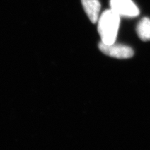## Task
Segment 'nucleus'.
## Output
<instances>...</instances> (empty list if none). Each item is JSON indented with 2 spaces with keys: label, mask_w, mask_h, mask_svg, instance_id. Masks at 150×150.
Here are the masks:
<instances>
[{
  "label": "nucleus",
  "mask_w": 150,
  "mask_h": 150,
  "mask_svg": "<svg viewBox=\"0 0 150 150\" xmlns=\"http://www.w3.org/2000/svg\"><path fill=\"white\" fill-rule=\"evenodd\" d=\"M120 22V16L112 9L105 11L98 19V32L102 42L106 45L115 43Z\"/></svg>",
  "instance_id": "f257e3e1"
},
{
  "label": "nucleus",
  "mask_w": 150,
  "mask_h": 150,
  "mask_svg": "<svg viewBox=\"0 0 150 150\" xmlns=\"http://www.w3.org/2000/svg\"><path fill=\"white\" fill-rule=\"evenodd\" d=\"M99 48L104 54L116 59H129L134 56L132 48L122 45H115V43L106 45L101 42L99 44Z\"/></svg>",
  "instance_id": "f03ea898"
},
{
  "label": "nucleus",
  "mask_w": 150,
  "mask_h": 150,
  "mask_svg": "<svg viewBox=\"0 0 150 150\" xmlns=\"http://www.w3.org/2000/svg\"><path fill=\"white\" fill-rule=\"evenodd\" d=\"M110 9L120 16L136 17L140 13L132 0H110Z\"/></svg>",
  "instance_id": "7ed1b4c3"
},
{
  "label": "nucleus",
  "mask_w": 150,
  "mask_h": 150,
  "mask_svg": "<svg viewBox=\"0 0 150 150\" xmlns=\"http://www.w3.org/2000/svg\"><path fill=\"white\" fill-rule=\"evenodd\" d=\"M83 8L88 18L93 23L98 21L101 4L99 0H81Z\"/></svg>",
  "instance_id": "20e7f679"
},
{
  "label": "nucleus",
  "mask_w": 150,
  "mask_h": 150,
  "mask_svg": "<svg viewBox=\"0 0 150 150\" xmlns=\"http://www.w3.org/2000/svg\"><path fill=\"white\" fill-rule=\"evenodd\" d=\"M136 31L138 37L142 41L150 40V19L142 18L137 25Z\"/></svg>",
  "instance_id": "39448f33"
}]
</instances>
